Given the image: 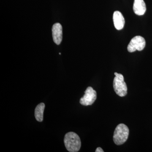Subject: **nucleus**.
I'll list each match as a JSON object with an SVG mask.
<instances>
[{"mask_svg": "<svg viewBox=\"0 0 152 152\" xmlns=\"http://www.w3.org/2000/svg\"><path fill=\"white\" fill-rule=\"evenodd\" d=\"M64 142L66 149L70 152L79 151L81 146L80 137L75 133L73 132H69L66 134Z\"/></svg>", "mask_w": 152, "mask_h": 152, "instance_id": "f257e3e1", "label": "nucleus"}, {"mask_svg": "<svg viewBox=\"0 0 152 152\" xmlns=\"http://www.w3.org/2000/svg\"><path fill=\"white\" fill-rule=\"evenodd\" d=\"M129 128L123 124H121L117 126L113 135V141L118 145H123L126 141L129 135Z\"/></svg>", "mask_w": 152, "mask_h": 152, "instance_id": "f03ea898", "label": "nucleus"}, {"mask_svg": "<svg viewBox=\"0 0 152 152\" xmlns=\"http://www.w3.org/2000/svg\"><path fill=\"white\" fill-rule=\"evenodd\" d=\"M115 76L113 80V88L115 92L121 97L126 96L127 94V86L124 82V78L122 74L115 73Z\"/></svg>", "mask_w": 152, "mask_h": 152, "instance_id": "7ed1b4c3", "label": "nucleus"}, {"mask_svg": "<svg viewBox=\"0 0 152 152\" xmlns=\"http://www.w3.org/2000/svg\"><path fill=\"white\" fill-rule=\"evenodd\" d=\"M146 42L143 37L137 36L132 39L127 47L128 51L133 53L136 50L142 51L145 47Z\"/></svg>", "mask_w": 152, "mask_h": 152, "instance_id": "20e7f679", "label": "nucleus"}, {"mask_svg": "<svg viewBox=\"0 0 152 152\" xmlns=\"http://www.w3.org/2000/svg\"><path fill=\"white\" fill-rule=\"evenodd\" d=\"M97 93L91 87H88L85 92V95L80 99L81 104L83 106L91 105L96 101Z\"/></svg>", "mask_w": 152, "mask_h": 152, "instance_id": "39448f33", "label": "nucleus"}, {"mask_svg": "<svg viewBox=\"0 0 152 152\" xmlns=\"http://www.w3.org/2000/svg\"><path fill=\"white\" fill-rule=\"evenodd\" d=\"M52 34L54 42L57 45H59L62 40V27L61 24L56 23L53 26Z\"/></svg>", "mask_w": 152, "mask_h": 152, "instance_id": "423d86ee", "label": "nucleus"}, {"mask_svg": "<svg viewBox=\"0 0 152 152\" xmlns=\"http://www.w3.org/2000/svg\"><path fill=\"white\" fill-rule=\"evenodd\" d=\"M113 20L115 28L118 30L122 29L124 26L125 19L119 11H116L113 15Z\"/></svg>", "mask_w": 152, "mask_h": 152, "instance_id": "0eeeda50", "label": "nucleus"}, {"mask_svg": "<svg viewBox=\"0 0 152 152\" xmlns=\"http://www.w3.org/2000/svg\"><path fill=\"white\" fill-rule=\"evenodd\" d=\"M133 10L137 15H143L146 11V7L144 0H134Z\"/></svg>", "mask_w": 152, "mask_h": 152, "instance_id": "6e6552de", "label": "nucleus"}, {"mask_svg": "<svg viewBox=\"0 0 152 152\" xmlns=\"http://www.w3.org/2000/svg\"><path fill=\"white\" fill-rule=\"evenodd\" d=\"M45 108V104L44 103L39 104L35 110V117L37 121L42 122L43 120V113Z\"/></svg>", "mask_w": 152, "mask_h": 152, "instance_id": "1a4fd4ad", "label": "nucleus"}, {"mask_svg": "<svg viewBox=\"0 0 152 152\" xmlns=\"http://www.w3.org/2000/svg\"><path fill=\"white\" fill-rule=\"evenodd\" d=\"M96 152H104V151L102 149V148H100V147H99V148H97L96 149V151H95Z\"/></svg>", "mask_w": 152, "mask_h": 152, "instance_id": "9d476101", "label": "nucleus"}]
</instances>
